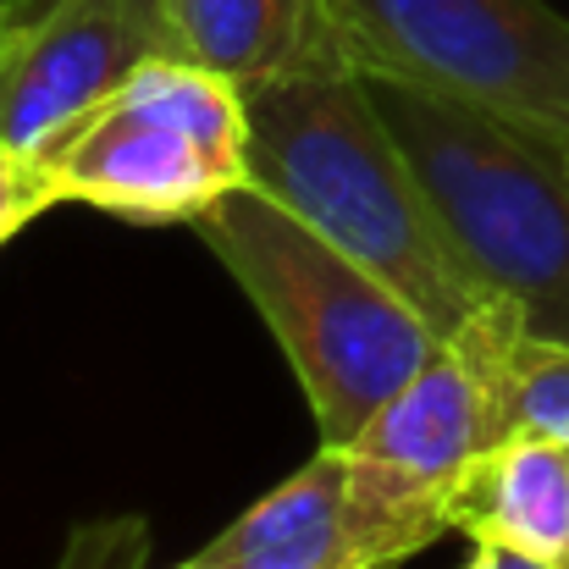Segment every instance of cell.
Instances as JSON below:
<instances>
[{"instance_id":"cell-1","label":"cell","mask_w":569,"mask_h":569,"mask_svg":"<svg viewBox=\"0 0 569 569\" xmlns=\"http://www.w3.org/2000/svg\"><path fill=\"white\" fill-rule=\"evenodd\" d=\"M249 183L371 266L437 338H453L492 299L448 243L366 72H321L249 94Z\"/></svg>"},{"instance_id":"cell-9","label":"cell","mask_w":569,"mask_h":569,"mask_svg":"<svg viewBox=\"0 0 569 569\" xmlns=\"http://www.w3.org/2000/svg\"><path fill=\"white\" fill-rule=\"evenodd\" d=\"M216 569H398L349 503L343 448L321 442L277 492L249 503L216 542L193 553Z\"/></svg>"},{"instance_id":"cell-14","label":"cell","mask_w":569,"mask_h":569,"mask_svg":"<svg viewBox=\"0 0 569 569\" xmlns=\"http://www.w3.org/2000/svg\"><path fill=\"white\" fill-rule=\"evenodd\" d=\"M465 569H569L553 559H537V553H520V548H498V542H476L470 565Z\"/></svg>"},{"instance_id":"cell-2","label":"cell","mask_w":569,"mask_h":569,"mask_svg":"<svg viewBox=\"0 0 569 569\" xmlns=\"http://www.w3.org/2000/svg\"><path fill=\"white\" fill-rule=\"evenodd\" d=\"M193 232L260 310L305 387L321 442L332 448H343L442 343L371 266L343 254L254 183L216 199Z\"/></svg>"},{"instance_id":"cell-18","label":"cell","mask_w":569,"mask_h":569,"mask_svg":"<svg viewBox=\"0 0 569 569\" xmlns=\"http://www.w3.org/2000/svg\"><path fill=\"white\" fill-rule=\"evenodd\" d=\"M0 156H6V150H0Z\"/></svg>"},{"instance_id":"cell-10","label":"cell","mask_w":569,"mask_h":569,"mask_svg":"<svg viewBox=\"0 0 569 569\" xmlns=\"http://www.w3.org/2000/svg\"><path fill=\"white\" fill-rule=\"evenodd\" d=\"M448 520L470 542H498L569 565V442L509 437L487 448L453 492Z\"/></svg>"},{"instance_id":"cell-4","label":"cell","mask_w":569,"mask_h":569,"mask_svg":"<svg viewBox=\"0 0 569 569\" xmlns=\"http://www.w3.org/2000/svg\"><path fill=\"white\" fill-rule=\"evenodd\" d=\"M22 167L44 210L89 204L139 227H193L249 183V94L189 56H156Z\"/></svg>"},{"instance_id":"cell-13","label":"cell","mask_w":569,"mask_h":569,"mask_svg":"<svg viewBox=\"0 0 569 569\" xmlns=\"http://www.w3.org/2000/svg\"><path fill=\"white\" fill-rule=\"evenodd\" d=\"M39 210H44V199H39V189H33L28 167H22L17 156H0V243L17 238Z\"/></svg>"},{"instance_id":"cell-8","label":"cell","mask_w":569,"mask_h":569,"mask_svg":"<svg viewBox=\"0 0 569 569\" xmlns=\"http://www.w3.org/2000/svg\"><path fill=\"white\" fill-rule=\"evenodd\" d=\"M178 50L260 94L293 78L360 72L332 0H167Z\"/></svg>"},{"instance_id":"cell-12","label":"cell","mask_w":569,"mask_h":569,"mask_svg":"<svg viewBox=\"0 0 569 569\" xmlns=\"http://www.w3.org/2000/svg\"><path fill=\"white\" fill-rule=\"evenodd\" d=\"M150 559V520L144 515H111V520H83L56 569H144Z\"/></svg>"},{"instance_id":"cell-11","label":"cell","mask_w":569,"mask_h":569,"mask_svg":"<svg viewBox=\"0 0 569 569\" xmlns=\"http://www.w3.org/2000/svg\"><path fill=\"white\" fill-rule=\"evenodd\" d=\"M453 343L487 377L498 442L509 437L569 442V343L537 338L509 299H487L453 332Z\"/></svg>"},{"instance_id":"cell-5","label":"cell","mask_w":569,"mask_h":569,"mask_svg":"<svg viewBox=\"0 0 569 569\" xmlns=\"http://www.w3.org/2000/svg\"><path fill=\"white\" fill-rule=\"evenodd\" d=\"M360 72L569 139V17L548 0H332Z\"/></svg>"},{"instance_id":"cell-16","label":"cell","mask_w":569,"mask_h":569,"mask_svg":"<svg viewBox=\"0 0 569 569\" xmlns=\"http://www.w3.org/2000/svg\"><path fill=\"white\" fill-rule=\"evenodd\" d=\"M178 569H216V565H199V559H189V565H178Z\"/></svg>"},{"instance_id":"cell-15","label":"cell","mask_w":569,"mask_h":569,"mask_svg":"<svg viewBox=\"0 0 569 569\" xmlns=\"http://www.w3.org/2000/svg\"><path fill=\"white\" fill-rule=\"evenodd\" d=\"M548 139H553V133H548ZM553 144H559V156H565V167H569V139H553Z\"/></svg>"},{"instance_id":"cell-3","label":"cell","mask_w":569,"mask_h":569,"mask_svg":"<svg viewBox=\"0 0 569 569\" xmlns=\"http://www.w3.org/2000/svg\"><path fill=\"white\" fill-rule=\"evenodd\" d=\"M420 189L470 277L509 299L537 338L569 343V167L526 122L366 72Z\"/></svg>"},{"instance_id":"cell-7","label":"cell","mask_w":569,"mask_h":569,"mask_svg":"<svg viewBox=\"0 0 569 569\" xmlns=\"http://www.w3.org/2000/svg\"><path fill=\"white\" fill-rule=\"evenodd\" d=\"M156 56H183L167 0H6L0 150L33 161Z\"/></svg>"},{"instance_id":"cell-17","label":"cell","mask_w":569,"mask_h":569,"mask_svg":"<svg viewBox=\"0 0 569 569\" xmlns=\"http://www.w3.org/2000/svg\"><path fill=\"white\" fill-rule=\"evenodd\" d=\"M0 17H6V0H0Z\"/></svg>"},{"instance_id":"cell-6","label":"cell","mask_w":569,"mask_h":569,"mask_svg":"<svg viewBox=\"0 0 569 569\" xmlns=\"http://www.w3.org/2000/svg\"><path fill=\"white\" fill-rule=\"evenodd\" d=\"M487 448H498L492 392L453 338L343 442L349 503L398 569L453 531V492Z\"/></svg>"}]
</instances>
